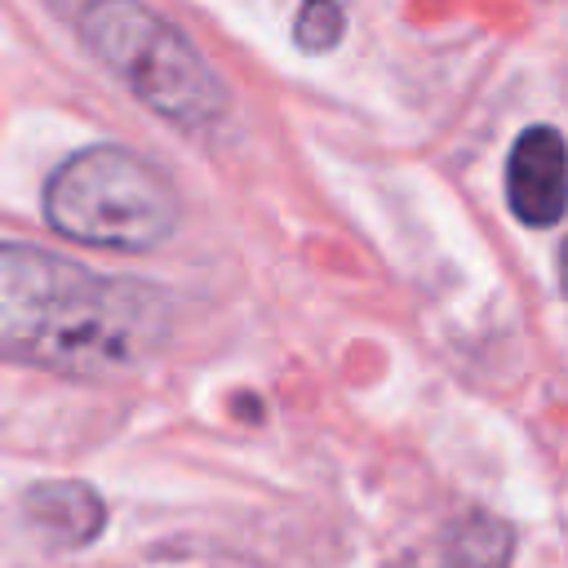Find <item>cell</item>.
Masks as SVG:
<instances>
[{
  "instance_id": "3",
  "label": "cell",
  "mask_w": 568,
  "mask_h": 568,
  "mask_svg": "<svg viewBox=\"0 0 568 568\" xmlns=\"http://www.w3.org/2000/svg\"><path fill=\"white\" fill-rule=\"evenodd\" d=\"M75 27L84 49L155 115L200 129L226 106V89L200 49L142 0H89Z\"/></svg>"
},
{
  "instance_id": "5",
  "label": "cell",
  "mask_w": 568,
  "mask_h": 568,
  "mask_svg": "<svg viewBox=\"0 0 568 568\" xmlns=\"http://www.w3.org/2000/svg\"><path fill=\"white\" fill-rule=\"evenodd\" d=\"M22 515L49 546H62V550L89 546L106 528L102 497L80 479H40V484H31L22 493Z\"/></svg>"
},
{
  "instance_id": "7",
  "label": "cell",
  "mask_w": 568,
  "mask_h": 568,
  "mask_svg": "<svg viewBox=\"0 0 568 568\" xmlns=\"http://www.w3.org/2000/svg\"><path fill=\"white\" fill-rule=\"evenodd\" d=\"M342 36V9L337 0H306L302 18H297V44L302 49H333Z\"/></svg>"
},
{
  "instance_id": "1",
  "label": "cell",
  "mask_w": 568,
  "mask_h": 568,
  "mask_svg": "<svg viewBox=\"0 0 568 568\" xmlns=\"http://www.w3.org/2000/svg\"><path fill=\"white\" fill-rule=\"evenodd\" d=\"M164 337L169 306L155 288L31 244H0V359L115 377L142 368Z\"/></svg>"
},
{
  "instance_id": "4",
  "label": "cell",
  "mask_w": 568,
  "mask_h": 568,
  "mask_svg": "<svg viewBox=\"0 0 568 568\" xmlns=\"http://www.w3.org/2000/svg\"><path fill=\"white\" fill-rule=\"evenodd\" d=\"M506 200L524 226H555L564 213V142L550 124L524 129L506 160Z\"/></svg>"
},
{
  "instance_id": "2",
  "label": "cell",
  "mask_w": 568,
  "mask_h": 568,
  "mask_svg": "<svg viewBox=\"0 0 568 568\" xmlns=\"http://www.w3.org/2000/svg\"><path fill=\"white\" fill-rule=\"evenodd\" d=\"M44 217L75 244L146 253L178 231V195L155 164L98 142L53 169L44 186Z\"/></svg>"
},
{
  "instance_id": "6",
  "label": "cell",
  "mask_w": 568,
  "mask_h": 568,
  "mask_svg": "<svg viewBox=\"0 0 568 568\" xmlns=\"http://www.w3.org/2000/svg\"><path fill=\"white\" fill-rule=\"evenodd\" d=\"M515 532L493 515H470L448 532V568H506Z\"/></svg>"
}]
</instances>
